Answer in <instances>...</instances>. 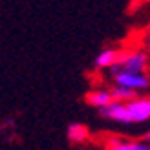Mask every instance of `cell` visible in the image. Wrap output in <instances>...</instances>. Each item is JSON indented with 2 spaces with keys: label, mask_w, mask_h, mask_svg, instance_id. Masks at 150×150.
Wrapping results in <instances>:
<instances>
[{
  "label": "cell",
  "mask_w": 150,
  "mask_h": 150,
  "mask_svg": "<svg viewBox=\"0 0 150 150\" xmlns=\"http://www.w3.org/2000/svg\"><path fill=\"white\" fill-rule=\"evenodd\" d=\"M117 57H119V51H117V50H104V51H101V53L97 55L95 66H97V68H101V70L112 68V66L115 64Z\"/></svg>",
  "instance_id": "6"
},
{
  "label": "cell",
  "mask_w": 150,
  "mask_h": 150,
  "mask_svg": "<svg viewBox=\"0 0 150 150\" xmlns=\"http://www.w3.org/2000/svg\"><path fill=\"white\" fill-rule=\"evenodd\" d=\"M90 132L84 125L81 123H73L68 126V139L71 141V143H84V141L88 139Z\"/></svg>",
  "instance_id": "7"
},
{
  "label": "cell",
  "mask_w": 150,
  "mask_h": 150,
  "mask_svg": "<svg viewBox=\"0 0 150 150\" xmlns=\"http://www.w3.org/2000/svg\"><path fill=\"white\" fill-rule=\"evenodd\" d=\"M114 99H112V93L106 92V90H93V92H90L86 95V103L92 104V106L95 108H103L106 106L108 103H112Z\"/></svg>",
  "instance_id": "5"
},
{
  "label": "cell",
  "mask_w": 150,
  "mask_h": 150,
  "mask_svg": "<svg viewBox=\"0 0 150 150\" xmlns=\"http://www.w3.org/2000/svg\"><path fill=\"white\" fill-rule=\"evenodd\" d=\"M145 141H146V143H150V132L146 134V137H145Z\"/></svg>",
  "instance_id": "9"
},
{
  "label": "cell",
  "mask_w": 150,
  "mask_h": 150,
  "mask_svg": "<svg viewBox=\"0 0 150 150\" xmlns=\"http://www.w3.org/2000/svg\"><path fill=\"white\" fill-rule=\"evenodd\" d=\"M106 148L112 150H150V143L146 141H128L121 137H112L106 141Z\"/></svg>",
  "instance_id": "4"
},
{
  "label": "cell",
  "mask_w": 150,
  "mask_h": 150,
  "mask_svg": "<svg viewBox=\"0 0 150 150\" xmlns=\"http://www.w3.org/2000/svg\"><path fill=\"white\" fill-rule=\"evenodd\" d=\"M148 68V57L143 51H119L115 64L112 71H132V73H145Z\"/></svg>",
  "instance_id": "1"
},
{
  "label": "cell",
  "mask_w": 150,
  "mask_h": 150,
  "mask_svg": "<svg viewBox=\"0 0 150 150\" xmlns=\"http://www.w3.org/2000/svg\"><path fill=\"white\" fill-rule=\"evenodd\" d=\"M110 93H112V99L114 101H130V99H134V97L137 95V92H134V90H130V88H125V86H119V84H115L114 88L110 90Z\"/></svg>",
  "instance_id": "8"
},
{
  "label": "cell",
  "mask_w": 150,
  "mask_h": 150,
  "mask_svg": "<svg viewBox=\"0 0 150 150\" xmlns=\"http://www.w3.org/2000/svg\"><path fill=\"white\" fill-rule=\"evenodd\" d=\"M148 33H150V24H148Z\"/></svg>",
  "instance_id": "10"
},
{
  "label": "cell",
  "mask_w": 150,
  "mask_h": 150,
  "mask_svg": "<svg viewBox=\"0 0 150 150\" xmlns=\"http://www.w3.org/2000/svg\"><path fill=\"white\" fill-rule=\"evenodd\" d=\"M126 110V125L132 123H145L150 119V97L136 95L130 101H125Z\"/></svg>",
  "instance_id": "2"
},
{
  "label": "cell",
  "mask_w": 150,
  "mask_h": 150,
  "mask_svg": "<svg viewBox=\"0 0 150 150\" xmlns=\"http://www.w3.org/2000/svg\"><path fill=\"white\" fill-rule=\"evenodd\" d=\"M114 82L119 86L130 88L134 92H145L150 86V79L145 73H132V71H114Z\"/></svg>",
  "instance_id": "3"
}]
</instances>
